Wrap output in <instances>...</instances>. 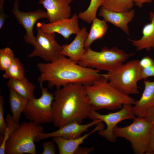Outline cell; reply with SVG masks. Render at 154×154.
<instances>
[{"label": "cell", "instance_id": "2e32d148", "mask_svg": "<svg viewBox=\"0 0 154 154\" xmlns=\"http://www.w3.org/2000/svg\"><path fill=\"white\" fill-rule=\"evenodd\" d=\"M88 34L86 28L82 27L71 43L62 45L61 54L78 63L85 52L84 44Z\"/></svg>", "mask_w": 154, "mask_h": 154}, {"label": "cell", "instance_id": "4316f807", "mask_svg": "<svg viewBox=\"0 0 154 154\" xmlns=\"http://www.w3.org/2000/svg\"><path fill=\"white\" fill-rule=\"evenodd\" d=\"M15 57L13 51L9 47L0 49V70L5 71L13 61Z\"/></svg>", "mask_w": 154, "mask_h": 154}, {"label": "cell", "instance_id": "cb8c5ba5", "mask_svg": "<svg viewBox=\"0 0 154 154\" xmlns=\"http://www.w3.org/2000/svg\"><path fill=\"white\" fill-rule=\"evenodd\" d=\"M3 77L9 79H22L25 78V70L19 59L15 57L11 65L4 71Z\"/></svg>", "mask_w": 154, "mask_h": 154}, {"label": "cell", "instance_id": "d6986e66", "mask_svg": "<svg viewBox=\"0 0 154 154\" xmlns=\"http://www.w3.org/2000/svg\"><path fill=\"white\" fill-rule=\"evenodd\" d=\"M150 22L145 24L142 30V36L137 40L127 38L136 48L137 51L145 49L149 51L151 49L154 50V12H149Z\"/></svg>", "mask_w": 154, "mask_h": 154}, {"label": "cell", "instance_id": "5b68a950", "mask_svg": "<svg viewBox=\"0 0 154 154\" xmlns=\"http://www.w3.org/2000/svg\"><path fill=\"white\" fill-rule=\"evenodd\" d=\"M40 125L23 122L10 135L5 146L6 154H36L35 138L43 132Z\"/></svg>", "mask_w": 154, "mask_h": 154}, {"label": "cell", "instance_id": "83f0119b", "mask_svg": "<svg viewBox=\"0 0 154 154\" xmlns=\"http://www.w3.org/2000/svg\"><path fill=\"white\" fill-rule=\"evenodd\" d=\"M4 100L3 97L0 96V135L2 138L7 128V124L4 118Z\"/></svg>", "mask_w": 154, "mask_h": 154}, {"label": "cell", "instance_id": "ffe728a7", "mask_svg": "<svg viewBox=\"0 0 154 154\" xmlns=\"http://www.w3.org/2000/svg\"><path fill=\"white\" fill-rule=\"evenodd\" d=\"M7 84L9 89L29 100L34 97L36 86L25 77L21 80L9 79Z\"/></svg>", "mask_w": 154, "mask_h": 154}, {"label": "cell", "instance_id": "9a60e30c", "mask_svg": "<svg viewBox=\"0 0 154 154\" xmlns=\"http://www.w3.org/2000/svg\"><path fill=\"white\" fill-rule=\"evenodd\" d=\"M135 11H129L116 12L108 10L102 6L101 7L98 15L102 17L106 22H110L115 26L120 28L125 33L130 36L128 24L135 16Z\"/></svg>", "mask_w": 154, "mask_h": 154}, {"label": "cell", "instance_id": "8992f818", "mask_svg": "<svg viewBox=\"0 0 154 154\" xmlns=\"http://www.w3.org/2000/svg\"><path fill=\"white\" fill-rule=\"evenodd\" d=\"M140 72L139 60L135 59L123 63L105 75L113 86L129 95L139 94L137 83L140 80Z\"/></svg>", "mask_w": 154, "mask_h": 154}, {"label": "cell", "instance_id": "44dd1931", "mask_svg": "<svg viewBox=\"0 0 154 154\" xmlns=\"http://www.w3.org/2000/svg\"><path fill=\"white\" fill-rule=\"evenodd\" d=\"M9 110L14 121L19 123L21 115L23 113L28 100L12 89H9Z\"/></svg>", "mask_w": 154, "mask_h": 154}, {"label": "cell", "instance_id": "7402d4cb", "mask_svg": "<svg viewBox=\"0 0 154 154\" xmlns=\"http://www.w3.org/2000/svg\"><path fill=\"white\" fill-rule=\"evenodd\" d=\"M92 23L90 32L84 43L85 49L90 48L94 41L102 38L108 28L106 22L104 20H101L96 18Z\"/></svg>", "mask_w": 154, "mask_h": 154}, {"label": "cell", "instance_id": "f1b7e54d", "mask_svg": "<svg viewBox=\"0 0 154 154\" xmlns=\"http://www.w3.org/2000/svg\"><path fill=\"white\" fill-rule=\"evenodd\" d=\"M151 76H154V62L151 64L145 67H140V80H145Z\"/></svg>", "mask_w": 154, "mask_h": 154}, {"label": "cell", "instance_id": "3957f363", "mask_svg": "<svg viewBox=\"0 0 154 154\" xmlns=\"http://www.w3.org/2000/svg\"><path fill=\"white\" fill-rule=\"evenodd\" d=\"M84 86L90 103L96 111L102 109H121L123 104L134 105L136 101L113 86L105 74H102L91 84Z\"/></svg>", "mask_w": 154, "mask_h": 154}, {"label": "cell", "instance_id": "e575fe53", "mask_svg": "<svg viewBox=\"0 0 154 154\" xmlns=\"http://www.w3.org/2000/svg\"><path fill=\"white\" fill-rule=\"evenodd\" d=\"M94 149V147L83 148L79 146L76 151L74 154H87L92 152Z\"/></svg>", "mask_w": 154, "mask_h": 154}, {"label": "cell", "instance_id": "30bf717a", "mask_svg": "<svg viewBox=\"0 0 154 154\" xmlns=\"http://www.w3.org/2000/svg\"><path fill=\"white\" fill-rule=\"evenodd\" d=\"M136 116L132 105L125 104L119 110L106 114H101L93 110L89 118L93 120L100 119L104 122L106 127L98 132V134L108 141L115 142L116 138L113 133V129L120 122L126 119H133Z\"/></svg>", "mask_w": 154, "mask_h": 154}, {"label": "cell", "instance_id": "7a4b0ae2", "mask_svg": "<svg viewBox=\"0 0 154 154\" xmlns=\"http://www.w3.org/2000/svg\"><path fill=\"white\" fill-rule=\"evenodd\" d=\"M37 67L40 72L38 81L40 84L47 82L50 89L71 84L90 85L102 74L97 70L81 66L63 55L52 62L39 63Z\"/></svg>", "mask_w": 154, "mask_h": 154}, {"label": "cell", "instance_id": "603a6c76", "mask_svg": "<svg viewBox=\"0 0 154 154\" xmlns=\"http://www.w3.org/2000/svg\"><path fill=\"white\" fill-rule=\"evenodd\" d=\"M134 4L133 0H102V6L111 11L122 12L132 9Z\"/></svg>", "mask_w": 154, "mask_h": 154}, {"label": "cell", "instance_id": "d6a6232c", "mask_svg": "<svg viewBox=\"0 0 154 154\" xmlns=\"http://www.w3.org/2000/svg\"><path fill=\"white\" fill-rule=\"evenodd\" d=\"M143 117L150 123H154V106L147 110Z\"/></svg>", "mask_w": 154, "mask_h": 154}, {"label": "cell", "instance_id": "8fae6325", "mask_svg": "<svg viewBox=\"0 0 154 154\" xmlns=\"http://www.w3.org/2000/svg\"><path fill=\"white\" fill-rule=\"evenodd\" d=\"M18 0H15L12 13L18 23L25 29L26 34L24 40L26 43L32 45L35 41V37L33 33L34 26L39 19H48L46 11L38 9L33 11L23 12L19 9Z\"/></svg>", "mask_w": 154, "mask_h": 154}, {"label": "cell", "instance_id": "ba28073f", "mask_svg": "<svg viewBox=\"0 0 154 154\" xmlns=\"http://www.w3.org/2000/svg\"><path fill=\"white\" fill-rule=\"evenodd\" d=\"M41 95L38 98L34 97L28 100L23 114L30 121L37 125L50 123L53 121L52 103L54 94L47 88L40 84Z\"/></svg>", "mask_w": 154, "mask_h": 154}, {"label": "cell", "instance_id": "d4e9b609", "mask_svg": "<svg viewBox=\"0 0 154 154\" xmlns=\"http://www.w3.org/2000/svg\"><path fill=\"white\" fill-rule=\"evenodd\" d=\"M102 0H90V5L86 10L78 13V18L88 24L91 23L96 18L97 10L102 6Z\"/></svg>", "mask_w": 154, "mask_h": 154}, {"label": "cell", "instance_id": "ac0fdd59", "mask_svg": "<svg viewBox=\"0 0 154 154\" xmlns=\"http://www.w3.org/2000/svg\"><path fill=\"white\" fill-rule=\"evenodd\" d=\"M144 88L139 99L135 102L133 106L136 116L143 117L149 108L154 106V81L144 80Z\"/></svg>", "mask_w": 154, "mask_h": 154}, {"label": "cell", "instance_id": "277c9868", "mask_svg": "<svg viewBox=\"0 0 154 154\" xmlns=\"http://www.w3.org/2000/svg\"><path fill=\"white\" fill-rule=\"evenodd\" d=\"M135 55L127 53L116 47H103L100 51H95L90 48L86 51L78 62L81 66L108 72L113 71Z\"/></svg>", "mask_w": 154, "mask_h": 154}, {"label": "cell", "instance_id": "f546056e", "mask_svg": "<svg viewBox=\"0 0 154 154\" xmlns=\"http://www.w3.org/2000/svg\"><path fill=\"white\" fill-rule=\"evenodd\" d=\"M41 144L43 148V151L41 153V154H56V147L53 141L44 142Z\"/></svg>", "mask_w": 154, "mask_h": 154}, {"label": "cell", "instance_id": "d590c367", "mask_svg": "<svg viewBox=\"0 0 154 154\" xmlns=\"http://www.w3.org/2000/svg\"><path fill=\"white\" fill-rule=\"evenodd\" d=\"M153 0H133L134 4L139 8H141L144 3H151Z\"/></svg>", "mask_w": 154, "mask_h": 154}, {"label": "cell", "instance_id": "6da1fadb", "mask_svg": "<svg viewBox=\"0 0 154 154\" xmlns=\"http://www.w3.org/2000/svg\"><path fill=\"white\" fill-rule=\"evenodd\" d=\"M54 94L52 123L55 127L73 122L81 124L94 110L81 84H71L56 88Z\"/></svg>", "mask_w": 154, "mask_h": 154}, {"label": "cell", "instance_id": "e0dca14e", "mask_svg": "<svg viewBox=\"0 0 154 154\" xmlns=\"http://www.w3.org/2000/svg\"><path fill=\"white\" fill-rule=\"evenodd\" d=\"M102 122L98 123L89 133L76 138L67 139L61 136L52 137L53 141L57 145L59 154H74L77 148L89 135L95 132L104 129V125Z\"/></svg>", "mask_w": 154, "mask_h": 154}, {"label": "cell", "instance_id": "5bb4252c", "mask_svg": "<svg viewBox=\"0 0 154 154\" xmlns=\"http://www.w3.org/2000/svg\"><path fill=\"white\" fill-rule=\"evenodd\" d=\"M74 0H39V3L46 10L50 23L70 18V4Z\"/></svg>", "mask_w": 154, "mask_h": 154}, {"label": "cell", "instance_id": "836d02e7", "mask_svg": "<svg viewBox=\"0 0 154 154\" xmlns=\"http://www.w3.org/2000/svg\"><path fill=\"white\" fill-rule=\"evenodd\" d=\"M154 62V60L150 57L146 56L139 60V64L140 67L144 68L152 64Z\"/></svg>", "mask_w": 154, "mask_h": 154}, {"label": "cell", "instance_id": "4dcf8cb0", "mask_svg": "<svg viewBox=\"0 0 154 154\" xmlns=\"http://www.w3.org/2000/svg\"><path fill=\"white\" fill-rule=\"evenodd\" d=\"M145 154H154V123L151 128L148 145Z\"/></svg>", "mask_w": 154, "mask_h": 154}, {"label": "cell", "instance_id": "1f68e13d", "mask_svg": "<svg viewBox=\"0 0 154 154\" xmlns=\"http://www.w3.org/2000/svg\"><path fill=\"white\" fill-rule=\"evenodd\" d=\"M5 0H0V29L2 28L8 16L3 10V5Z\"/></svg>", "mask_w": 154, "mask_h": 154}, {"label": "cell", "instance_id": "9c48e42d", "mask_svg": "<svg viewBox=\"0 0 154 154\" xmlns=\"http://www.w3.org/2000/svg\"><path fill=\"white\" fill-rule=\"evenodd\" d=\"M37 33L35 41L32 45L34 49L27 57L38 56L47 62L55 61L62 55L61 46L55 39V33H47L36 27Z\"/></svg>", "mask_w": 154, "mask_h": 154}, {"label": "cell", "instance_id": "484cf974", "mask_svg": "<svg viewBox=\"0 0 154 154\" xmlns=\"http://www.w3.org/2000/svg\"><path fill=\"white\" fill-rule=\"evenodd\" d=\"M6 121L7 125L2 139L0 140V154H5V146L6 142L10 135L20 125V124L17 123L14 121L12 115L9 114L7 115Z\"/></svg>", "mask_w": 154, "mask_h": 154}, {"label": "cell", "instance_id": "52a82bcc", "mask_svg": "<svg viewBox=\"0 0 154 154\" xmlns=\"http://www.w3.org/2000/svg\"><path fill=\"white\" fill-rule=\"evenodd\" d=\"M130 125L123 127H116L113 129L115 137L123 138L128 141L134 153H146L152 124L143 117H137Z\"/></svg>", "mask_w": 154, "mask_h": 154}, {"label": "cell", "instance_id": "4fadbf2b", "mask_svg": "<svg viewBox=\"0 0 154 154\" xmlns=\"http://www.w3.org/2000/svg\"><path fill=\"white\" fill-rule=\"evenodd\" d=\"M101 122V120L97 119L85 124L76 122L70 123L59 128L56 131L47 133H42L35 138V141L38 142L40 140L54 136H61L67 139L76 138L81 136L82 134L87 131L90 127Z\"/></svg>", "mask_w": 154, "mask_h": 154}, {"label": "cell", "instance_id": "7c38bea8", "mask_svg": "<svg viewBox=\"0 0 154 154\" xmlns=\"http://www.w3.org/2000/svg\"><path fill=\"white\" fill-rule=\"evenodd\" d=\"M78 15L74 14L71 18L46 23L38 22L36 27L47 33H57L68 39L71 35L76 34L80 31Z\"/></svg>", "mask_w": 154, "mask_h": 154}]
</instances>
